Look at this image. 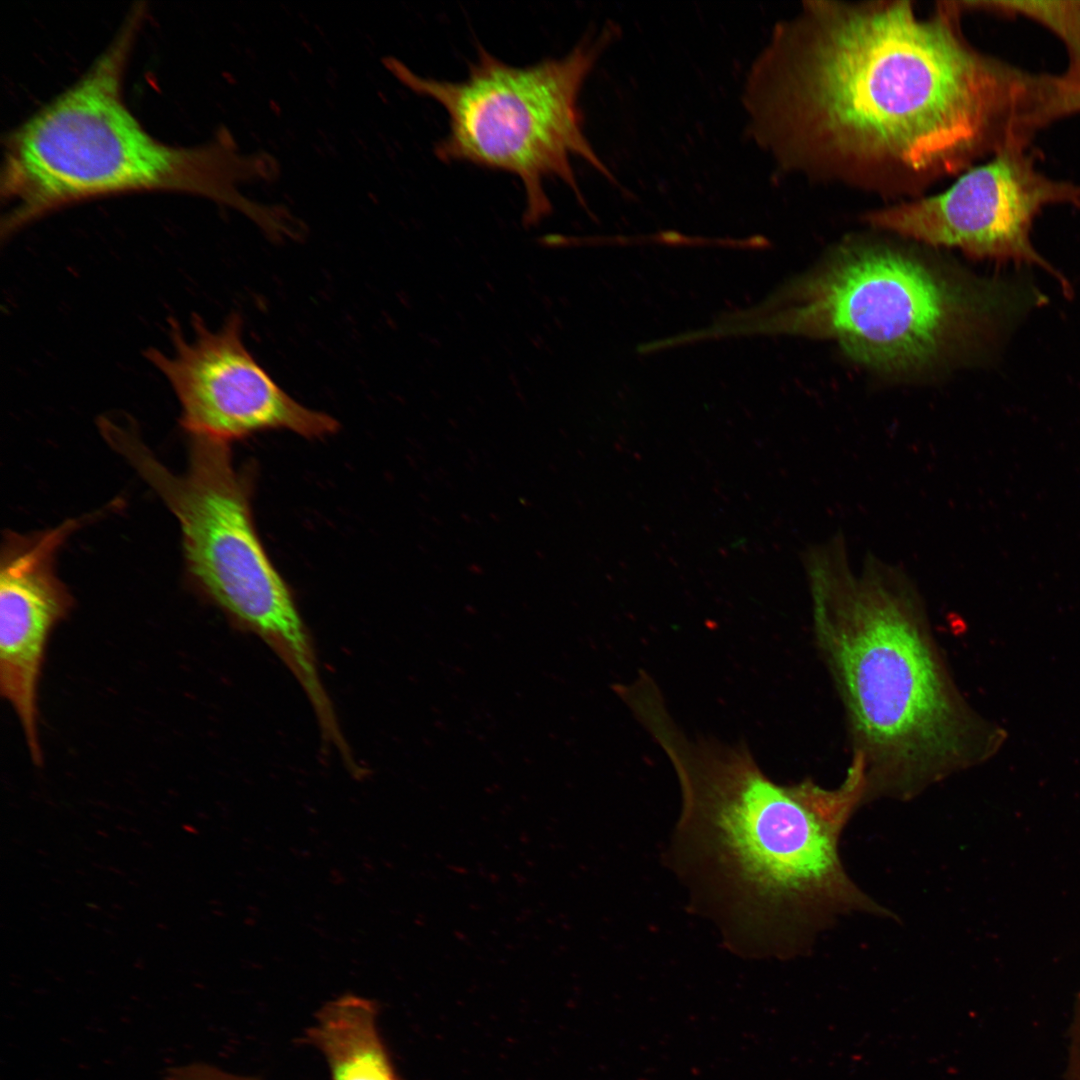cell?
Listing matches in <instances>:
<instances>
[{"instance_id": "cell-13", "label": "cell", "mask_w": 1080, "mask_h": 1080, "mask_svg": "<svg viewBox=\"0 0 1080 1080\" xmlns=\"http://www.w3.org/2000/svg\"><path fill=\"white\" fill-rule=\"evenodd\" d=\"M173 1080H257L256 1078L240 1076L225 1072L208 1065L193 1066L179 1073Z\"/></svg>"}, {"instance_id": "cell-2", "label": "cell", "mask_w": 1080, "mask_h": 1080, "mask_svg": "<svg viewBox=\"0 0 1080 1080\" xmlns=\"http://www.w3.org/2000/svg\"><path fill=\"white\" fill-rule=\"evenodd\" d=\"M637 718L681 788L670 864L731 950L785 959L807 952L840 917L890 915L850 878L839 853L844 828L866 801L858 766L850 764L833 789L809 779L781 785L744 744L688 739L663 700Z\"/></svg>"}, {"instance_id": "cell-12", "label": "cell", "mask_w": 1080, "mask_h": 1080, "mask_svg": "<svg viewBox=\"0 0 1080 1080\" xmlns=\"http://www.w3.org/2000/svg\"><path fill=\"white\" fill-rule=\"evenodd\" d=\"M968 10L1021 14L1050 28L1065 43L1069 64L1064 74L1080 86V0L1071 1H963Z\"/></svg>"}, {"instance_id": "cell-14", "label": "cell", "mask_w": 1080, "mask_h": 1080, "mask_svg": "<svg viewBox=\"0 0 1080 1080\" xmlns=\"http://www.w3.org/2000/svg\"><path fill=\"white\" fill-rule=\"evenodd\" d=\"M1070 1035L1069 1079L1080 1080V1004L1073 1016Z\"/></svg>"}, {"instance_id": "cell-10", "label": "cell", "mask_w": 1080, "mask_h": 1080, "mask_svg": "<svg viewBox=\"0 0 1080 1080\" xmlns=\"http://www.w3.org/2000/svg\"><path fill=\"white\" fill-rule=\"evenodd\" d=\"M87 519L73 518L32 535L10 533L1 553L0 690L22 725L32 761L41 765L37 689L44 652L54 626L72 608L56 575L55 557Z\"/></svg>"}, {"instance_id": "cell-9", "label": "cell", "mask_w": 1080, "mask_h": 1080, "mask_svg": "<svg viewBox=\"0 0 1080 1080\" xmlns=\"http://www.w3.org/2000/svg\"><path fill=\"white\" fill-rule=\"evenodd\" d=\"M191 323L194 336L188 339L179 322L170 318L172 351H145L175 392L180 423L191 437L229 443L270 429L306 438L337 431L336 419L297 402L253 357L243 341L239 313H231L218 330L208 328L197 314Z\"/></svg>"}, {"instance_id": "cell-5", "label": "cell", "mask_w": 1080, "mask_h": 1080, "mask_svg": "<svg viewBox=\"0 0 1080 1080\" xmlns=\"http://www.w3.org/2000/svg\"><path fill=\"white\" fill-rule=\"evenodd\" d=\"M142 11L133 10L77 82L7 137L3 236L69 204L130 192L198 194L251 212L233 189V159L224 146L163 143L126 106L123 76Z\"/></svg>"}, {"instance_id": "cell-6", "label": "cell", "mask_w": 1080, "mask_h": 1080, "mask_svg": "<svg viewBox=\"0 0 1080 1080\" xmlns=\"http://www.w3.org/2000/svg\"><path fill=\"white\" fill-rule=\"evenodd\" d=\"M104 440L177 518L186 563L201 590L231 620L257 635L293 674L312 704L328 696L309 631L292 593L257 535L251 485L229 443L192 437L184 474H174L127 424Z\"/></svg>"}, {"instance_id": "cell-4", "label": "cell", "mask_w": 1080, "mask_h": 1080, "mask_svg": "<svg viewBox=\"0 0 1080 1080\" xmlns=\"http://www.w3.org/2000/svg\"><path fill=\"white\" fill-rule=\"evenodd\" d=\"M1045 303L1030 280L977 278L893 245L850 240L739 331L830 339L866 367L911 374L985 353Z\"/></svg>"}, {"instance_id": "cell-8", "label": "cell", "mask_w": 1080, "mask_h": 1080, "mask_svg": "<svg viewBox=\"0 0 1080 1080\" xmlns=\"http://www.w3.org/2000/svg\"><path fill=\"white\" fill-rule=\"evenodd\" d=\"M1027 150L1001 151L960 174L946 190L871 210L864 220L927 245L958 248L974 259L1038 266L1069 296L1067 279L1036 252L1030 234L1048 206L1080 210V184L1043 173Z\"/></svg>"}, {"instance_id": "cell-1", "label": "cell", "mask_w": 1080, "mask_h": 1080, "mask_svg": "<svg viewBox=\"0 0 1080 1080\" xmlns=\"http://www.w3.org/2000/svg\"><path fill=\"white\" fill-rule=\"evenodd\" d=\"M960 1H804L747 76L755 143L786 173L883 198H919L1060 120L1057 75L982 52Z\"/></svg>"}, {"instance_id": "cell-7", "label": "cell", "mask_w": 1080, "mask_h": 1080, "mask_svg": "<svg viewBox=\"0 0 1080 1080\" xmlns=\"http://www.w3.org/2000/svg\"><path fill=\"white\" fill-rule=\"evenodd\" d=\"M616 26L587 35L566 56L515 67L484 47L463 81L423 78L402 64L392 67L417 93L446 111L449 132L435 147L444 162H470L517 176L525 192L522 223L538 225L552 213L543 187L556 178L586 209L571 159L580 157L613 183L614 176L587 140L578 107L581 88L600 55L613 41Z\"/></svg>"}, {"instance_id": "cell-3", "label": "cell", "mask_w": 1080, "mask_h": 1080, "mask_svg": "<svg viewBox=\"0 0 1080 1080\" xmlns=\"http://www.w3.org/2000/svg\"><path fill=\"white\" fill-rule=\"evenodd\" d=\"M804 564L817 647L845 709L866 800H909L990 758L1002 730L965 701L932 636L920 593L868 554L859 575L836 534Z\"/></svg>"}, {"instance_id": "cell-11", "label": "cell", "mask_w": 1080, "mask_h": 1080, "mask_svg": "<svg viewBox=\"0 0 1080 1080\" xmlns=\"http://www.w3.org/2000/svg\"><path fill=\"white\" fill-rule=\"evenodd\" d=\"M377 1018V1002L353 993L327 1001L316 1012L304 1040L325 1058L331 1080H400Z\"/></svg>"}]
</instances>
